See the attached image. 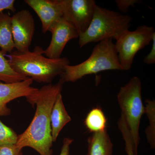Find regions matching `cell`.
Segmentation results:
<instances>
[{
    "instance_id": "obj_1",
    "label": "cell",
    "mask_w": 155,
    "mask_h": 155,
    "mask_svg": "<svg viewBox=\"0 0 155 155\" xmlns=\"http://www.w3.org/2000/svg\"><path fill=\"white\" fill-rule=\"evenodd\" d=\"M64 83L61 78L57 83L43 86L26 98L32 106L36 105V111L30 125L23 133L18 135L15 144L17 147L21 149L29 147L40 155H52L51 113Z\"/></svg>"
},
{
    "instance_id": "obj_2",
    "label": "cell",
    "mask_w": 155,
    "mask_h": 155,
    "mask_svg": "<svg viewBox=\"0 0 155 155\" xmlns=\"http://www.w3.org/2000/svg\"><path fill=\"white\" fill-rule=\"evenodd\" d=\"M44 50L35 46L33 51L21 53L14 51L8 56L10 65L14 71L30 78L38 83L51 84L55 78L62 75L69 65L66 57L51 59L43 55Z\"/></svg>"
},
{
    "instance_id": "obj_3",
    "label": "cell",
    "mask_w": 155,
    "mask_h": 155,
    "mask_svg": "<svg viewBox=\"0 0 155 155\" xmlns=\"http://www.w3.org/2000/svg\"><path fill=\"white\" fill-rule=\"evenodd\" d=\"M122 71L115 43L112 39L99 42L86 61L77 65H67L61 75L65 82H74L87 75L107 70Z\"/></svg>"
},
{
    "instance_id": "obj_4",
    "label": "cell",
    "mask_w": 155,
    "mask_h": 155,
    "mask_svg": "<svg viewBox=\"0 0 155 155\" xmlns=\"http://www.w3.org/2000/svg\"><path fill=\"white\" fill-rule=\"evenodd\" d=\"M132 19L127 15L100 7L97 5L91 22L87 30L79 35L81 48L90 43L107 39H117L129 30Z\"/></svg>"
},
{
    "instance_id": "obj_5",
    "label": "cell",
    "mask_w": 155,
    "mask_h": 155,
    "mask_svg": "<svg viewBox=\"0 0 155 155\" xmlns=\"http://www.w3.org/2000/svg\"><path fill=\"white\" fill-rule=\"evenodd\" d=\"M117 100L121 110V116L125 120L130 132L134 155H137L140 141V125L141 117L145 114L141 97L140 79L135 76L121 87L117 95Z\"/></svg>"
},
{
    "instance_id": "obj_6",
    "label": "cell",
    "mask_w": 155,
    "mask_h": 155,
    "mask_svg": "<svg viewBox=\"0 0 155 155\" xmlns=\"http://www.w3.org/2000/svg\"><path fill=\"white\" fill-rule=\"evenodd\" d=\"M155 36L153 27L143 25L133 31H126L116 40L115 47L122 71L130 69L136 54L149 45Z\"/></svg>"
},
{
    "instance_id": "obj_7",
    "label": "cell",
    "mask_w": 155,
    "mask_h": 155,
    "mask_svg": "<svg viewBox=\"0 0 155 155\" xmlns=\"http://www.w3.org/2000/svg\"><path fill=\"white\" fill-rule=\"evenodd\" d=\"M63 18L79 35L85 32L92 21L97 5L94 0H60Z\"/></svg>"
},
{
    "instance_id": "obj_8",
    "label": "cell",
    "mask_w": 155,
    "mask_h": 155,
    "mask_svg": "<svg viewBox=\"0 0 155 155\" xmlns=\"http://www.w3.org/2000/svg\"><path fill=\"white\" fill-rule=\"evenodd\" d=\"M14 48L21 53L29 51L35 31L33 16L27 10L16 12L11 17Z\"/></svg>"
},
{
    "instance_id": "obj_9",
    "label": "cell",
    "mask_w": 155,
    "mask_h": 155,
    "mask_svg": "<svg viewBox=\"0 0 155 155\" xmlns=\"http://www.w3.org/2000/svg\"><path fill=\"white\" fill-rule=\"evenodd\" d=\"M50 31L51 40L49 45L44 50V54L51 59L61 58L67 43L79 36L76 28L63 18L55 24Z\"/></svg>"
},
{
    "instance_id": "obj_10",
    "label": "cell",
    "mask_w": 155,
    "mask_h": 155,
    "mask_svg": "<svg viewBox=\"0 0 155 155\" xmlns=\"http://www.w3.org/2000/svg\"><path fill=\"white\" fill-rule=\"evenodd\" d=\"M33 80L30 78L15 83H5L0 81V117L8 116L11 110L8 104L13 100L21 97L26 98L35 94L38 89L31 86Z\"/></svg>"
},
{
    "instance_id": "obj_11",
    "label": "cell",
    "mask_w": 155,
    "mask_h": 155,
    "mask_svg": "<svg viewBox=\"0 0 155 155\" xmlns=\"http://www.w3.org/2000/svg\"><path fill=\"white\" fill-rule=\"evenodd\" d=\"M24 2L38 15L44 33L50 31L52 27L63 18L60 0H25Z\"/></svg>"
},
{
    "instance_id": "obj_12",
    "label": "cell",
    "mask_w": 155,
    "mask_h": 155,
    "mask_svg": "<svg viewBox=\"0 0 155 155\" xmlns=\"http://www.w3.org/2000/svg\"><path fill=\"white\" fill-rule=\"evenodd\" d=\"M71 121L63 102L61 93L56 99L51 115V125L53 142L57 140L59 134L64 126Z\"/></svg>"
},
{
    "instance_id": "obj_13",
    "label": "cell",
    "mask_w": 155,
    "mask_h": 155,
    "mask_svg": "<svg viewBox=\"0 0 155 155\" xmlns=\"http://www.w3.org/2000/svg\"><path fill=\"white\" fill-rule=\"evenodd\" d=\"M86 155H113V144L107 129L94 133L88 139Z\"/></svg>"
},
{
    "instance_id": "obj_14",
    "label": "cell",
    "mask_w": 155,
    "mask_h": 155,
    "mask_svg": "<svg viewBox=\"0 0 155 155\" xmlns=\"http://www.w3.org/2000/svg\"><path fill=\"white\" fill-rule=\"evenodd\" d=\"M0 48L2 51L10 54L14 48L11 17L3 12H0Z\"/></svg>"
},
{
    "instance_id": "obj_15",
    "label": "cell",
    "mask_w": 155,
    "mask_h": 155,
    "mask_svg": "<svg viewBox=\"0 0 155 155\" xmlns=\"http://www.w3.org/2000/svg\"><path fill=\"white\" fill-rule=\"evenodd\" d=\"M6 52L0 51V81L11 83L20 82L28 77L14 71L11 67L9 60L5 58Z\"/></svg>"
},
{
    "instance_id": "obj_16",
    "label": "cell",
    "mask_w": 155,
    "mask_h": 155,
    "mask_svg": "<svg viewBox=\"0 0 155 155\" xmlns=\"http://www.w3.org/2000/svg\"><path fill=\"white\" fill-rule=\"evenodd\" d=\"M107 119L101 109L95 108L87 114L84 125L88 130L92 133L101 132L106 129Z\"/></svg>"
},
{
    "instance_id": "obj_17",
    "label": "cell",
    "mask_w": 155,
    "mask_h": 155,
    "mask_svg": "<svg viewBox=\"0 0 155 155\" xmlns=\"http://www.w3.org/2000/svg\"><path fill=\"white\" fill-rule=\"evenodd\" d=\"M145 114L149 121V125L146 130V134L148 142L151 148L155 147V103L154 101L146 100Z\"/></svg>"
},
{
    "instance_id": "obj_18",
    "label": "cell",
    "mask_w": 155,
    "mask_h": 155,
    "mask_svg": "<svg viewBox=\"0 0 155 155\" xmlns=\"http://www.w3.org/2000/svg\"><path fill=\"white\" fill-rule=\"evenodd\" d=\"M18 135L12 128L5 125L0 119V146L17 143Z\"/></svg>"
},
{
    "instance_id": "obj_19",
    "label": "cell",
    "mask_w": 155,
    "mask_h": 155,
    "mask_svg": "<svg viewBox=\"0 0 155 155\" xmlns=\"http://www.w3.org/2000/svg\"><path fill=\"white\" fill-rule=\"evenodd\" d=\"M118 127L125 142V151L127 155H134L132 140L127 125L125 123H122L119 124Z\"/></svg>"
},
{
    "instance_id": "obj_20",
    "label": "cell",
    "mask_w": 155,
    "mask_h": 155,
    "mask_svg": "<svg viewBox=\"0 0 155 155\" xmlns=\"http://www.w3.org/2000/svg\"><path fill=\"white\" fill-rule=\"evenodd\" d=\"M22 149L16 144L0 146V155H22Z\"/></svg>"
},
{
    "instance_id": "obj_21",
    "label": "cell",
    "mask_w": 155,
    "mask_h": 155,
    "mask_svg": "<svg viewBox=\"0 0 155 155\" xmlns=\"http://www.w3.org/2000/svg\"><path fill=\"white\" fill-rule=\"evenodd\" d=\"M119 10L123 13H127L130 7H134L136 4L141 2L139 0H116L115 1Z\"/></svg>"
},
{
    "instance_id": "obj_22",
    "label": "cell",
    "mask_w": 155,
    "mask_h": 155,
    "mask_svg": "<svg viewBox=\"0 0 155 155\" xmlns=\"http://www.w3.org/2000/svg\"><path fill=\"white\" fill-rule=\"evenodd\" d=\"M15 3L14 0H0V12H3L5 10L15 12Z\"/></svg>"
},
{
    "instance_id": "obj_23",
    "label": "cell",
    "mask_w": 155,
    "mask_h": 155,
    "mask_svg": "<svg viewBox=\"0 0 155 155\" xmlns=\"http://www.w3.org/2000/svg\"><path fill=\"white\" fill-rule=\"evenodd\" d=\"M152 48L148 54L144 58L143 62L146 64H153L155 63V36L153 38Z\"/></svg>"
},
{
    "instance_id": "obj_24",
    "label": "cell",
    "mask_w": 155,
    "mask_h": 155,
    "mask_svg": "<svg viewBox=\"0 0 155 155\" xmlns=\"http://www.w3.org/2000/svg\"><path fill=\"white\" fill-rule=\"evenodd\" d=\"M73 141V140L71 138L66 137L64 139L60 155H69L70 146Z\"/></svg>"
}]
</instances>
